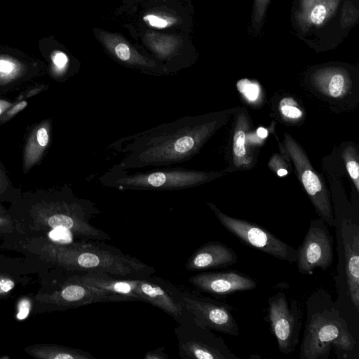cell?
I'll return each mask as SVG.
<instances>
[{
  "mask_svg": "<svg viewBox=\"0 0 359 359\" xmlns=\"http://www.w3.org/2000/svg\"><path fill=\"white\" fill-rule=\"evenodd\" d=\"M279 109L283 116L289 118L297 119L302 116V112L297 107V103L292 97H284L279 103Z\"/></svg>",
  "mask_w": 359,
  "mask_h": 359,
  "instance_id": "cell-21",
  "label": "cell"
},
{
  "mask_svg": "<svg viewBox=\"0 0 359 359\" xmlns=\"http://www.w3.org/2000/svg\"><path fill=\"white\" fill-rule=\"evenodd\" d=\"M178 290L185 310L196 324L212 331L234 337L239 335V327L232 314L235 309L231 305L196 291Z\"/></svg>",
  "mask_w": 359,
  "mask_h": 359,
  "instance_id": "cell-8",
  "label": "cell"
},
{
  "mask_svg": "<svg viewBox=\"0 0 359 359\" xmlns=\"http://www.w3.org/2000/svg\"><path fill=\"white\" fill-rule=\"evenodd\" d=\"M14 287V283L9 279L0 280V293H5L10 291Z\"/></svg>",
  "mask_w": 359,
  "mask_h": 359,
  "instance_id": "cell-30",
  "label": "cell"
},
{
  "mask_svg": "<svg viewBox=\"0 0 359 359\" xmlns=\"http://www.w3.org/2000/svg\"><path fill=\"white\" fill-rule=\"evenodd\" d=\"M250 358H252V359H253L254 358H259V356H258V355H250Z\"/></svg>",
  "mask_w": 359,
  "mask_h": 359,
  "instance_id": "cell-36",
  "label": "cell"
},
{
  "mask_svg": "<svg viewBox=\"0 0 359 359\" xmlns=\"http://www.w3.org/2000/svg\"><path fill=\"white\" fill-rule=\"evenodd\" d=\"M27 105V102L25 100L18 102L17 104L13 106L6 111L3 119L9 118L13 116L15 114L22 111Z\"/></svg>",
  "mask_w": 359,
  "mask_h": 359,
  "instance_id": "cell-28",
  "label": "cell"
},
{
  "mask_svg": "<svg viewBox=\"0 0 359 359\" xmlns=\"http://www.w3.org/2000/svg\"><path fill=\"white\" fill-rule=\"evenodd\" d=\"M238 90L249 100L254 101L258 96L259 88L255 83L244 79L237 83Z\"/></svg>",
  "mask_w": 359,
  "mask_h": 359,
  "instance_id": "cell-22",
  "label": "cell"
},
{
  "mask_svg": "<svg viewBox=\"0 0 359 359\" xmlns=\"http://www.w3.org/2000/svg\"><path fill=\"white\" fill-rule=\"evenodd\" d=\"M217 177L215 172L178 168L133 172L110 168L98 180L103 186L120 191H172L192 188Z\"/></svg>",
  "mask_w": 359,
  "mask_h": 359,
  "instance_id": "cell-4",
  "label": "cell"
},
{
  "mask_svg": "<svg viewBox=\"0 0 359 359\" xmlns=\"http://www.w3.org/2000/svg\"><path fill=\"white\" fill-rule=\"evenodd\" d=\"M7 185L6 177L4 172L0 169V190Z\"/></svg>",
  "mask_w": 359,
  "mask_h": 359,
  "instance_id": "cell-32",
  "label": "cell"
},
{
  "mask_svg": "<svg viewBox=\"0 0 359 359\" xmlns=\"http://www.w3.org/2000/svg\"><path fill=\"white\" fill-rule=\"evenodd\" d=\"M306 311L300 359H327L333 348L346 352L355 349L357 342L328 291L312 292Z\"/></svg>",
  "mask_w": 359,
  "mask_h": 359,
  "instance_id": "cell-2",
  "label": "cell"
},
{
  "mask_svg": "<svg viewBox=\"0 0 359 359\" xmlns=\"http://www.w3.org/2000/svg\"><path fill=\"white\" fill-rule=\"evenodd\" d=\"M246 135L244 130L243 119L240 116L238 120L236 130L233 135V151L234 161L236 165L245 163L246 161V149H245Z\"/></svg>",
  "mask_w": 359,
  "mask_h": 359,
  "instance_id": "cell-19",
  "label": "cell"
},
{
  "mask_svg": "<svg viewBox=\"0 0 359 359\" xmlns=\"http://www.w3.org/2000/svg\"><path fill=\"white\" fill-rule=\"evenodd\" d=\"M340 233L344 250L348 293L356 309H359V226L350 219L342 218Z\"/></svg>",
  "mask_w": 359,
  "mask_h": 359,
  "instance_id": "cell-13",
  "label": "cell"
},
{
  "mask_svg": "<svg viewBox=\"0 0 359 359\" xmlns=\"http://www.w3.org/2000/svg\"><path fill=\"white\" fill-rule=\"evenodd\" d=\"M333 237L322 219H312L304 238L297 250V271L313 275L316 269L326 271L333 264Z\"/></svg>",
  "mask_w": 359,
  "mask_h": 359,
  "instance_id": "cell-9",
  "label": "cell"
},
{
  "mask_svg": "<svg viewBox=\"0 0 359 359\" xmlns=\"http://www.w3.org/2000/svg\"><path fill=\"white\" fill-rule=\"evenodd\" d=\"M285 142L287 150L297 169L298 176L318 215L327 225L335 226L337 219L334 216L327 192L320 177L312 168L302 148L287 134H285Z\"/></svg>",
  "mask_w": 359,
  "mask_h": 359,
  "instance_id": "cell-10",
  "label": "cell"
},
{
  "mask_svg": "<svg viewBox=\"0 0 359 359\" xmlns=\"http://www.w3.org/2000/svg\"><path fill=\"white\" fill-rule=\"evenodd\" d=\"M94 32L104 49L122 65L147 74H168L162 63L142 53L121 34L101 29Z\"/></svg>",
  "mask_w": 359,
  "mask_h": 359,
  "instance_id": "cell-11",
  "label": "cell"
},
{
  "mask_svg": "<svg viewBox=\"0 0 359 359\" xmlns=\"http://www.w3.org/2000/svg\"><path fill=\"white\" fill-rule=\"evenodd\" d=\"M188 282L196 290L215 297H225L257 287L252 277L237 271H204L191 276Z\"/></svg>",
  "mask_w": 359,
  "mask_h": 359,
  "instance_id": "cell-12",
  "label": "cell"
},
{
  "mask_svg": "<svg viewBox=\"0 0 359 359\" xmlns=\"http://www.w3.org/2000/svg\"><path fill=\"white\" fill-rule=\"evenodd\" d=\"M51 61L53 72L57 75H60L65 72L69 60L65 53L55 50L51 55Z\"/></svg>",
  "mask_w": 359,
  "mask_h": 359,
  "instance_id": "cell-23",
  "label": "cell"
},
{
  "mask_svg": "<svg viewBox=\"0 0 359 359\" xmlns=\"http://www.w3.org/2000/svg\"><path fill=\"white\" fill-rule=\"evenodd\" d=\"M220 224L245 245L290 264L296 262L297 250L280 240L266 229L222 212L212 203H207Z\"/></svg>",
  "mask_w": 359,
  "mask_h": 359,
  "instance_id": "cell-6",
  "label": "cell"
},
{
  "mask_svg": "<svg viewBox=\"0 0 359 359\" xmlns=\"http://www.w3.org/2000/svg\"><path fill=\"white\" fill-rule=\"evenodd\" d=\"M144 19L151 27L158 28L170 27L177 22V18L170 13L162 11H156L147 14L144 16Z\"/></svg>",
  "mask_w": 359,
  "mask_h": 359,
  "instance_id": "cell-20",
  "label": "cell"
},
{
  "mask_svg": "<svg viewBox=\"0 0 359 359\" xmlns=\"http://www.w3.org/2000/svg\"><path fill=\"white\" fill-rule=\"evenodd\" d=\"M77 281L124 296L131 301L148 302L176 322L185 311L178 288L161 278H115L104 273L88 272Z\"/></svg>",
  "mask_w": 359,
  "mask_h": 359,
  "instance_id": "cell-3",
  "label": "cell"
},
{
  "mask_svg": "<svg viewBox=\"0 0 359 359\" xmlns=\"http://www.w3.org/2000/svg\"><path fill=\"white\" fill-rule=\"evenodd\" d=\"M267 321L278 349L285 355L292 353L299 342L303 314L299 302L288 299L280 291L268 299Z\"/></svg>",
  "mask_w": 359,
  "mask_h": 359,
  "instance_id": "cell-7",
  "label": "cell"
},
{
  "mask_svg": "<svg viewBox=\"0 0 359 359\" xmlns=\"http://www.w3.org/2000/svg\"><path fill=\"white\" fill-rule=\"evenodd\" d=\"M174 332L182 359H240L222 338L196 324L186 310Z\"/></svg>",
  "mask_w": 359,
  "mask_h": 359,
  "instance_id": "cell-5",
  "label": "cell"
},
{
  "mask_svg": "<svg viewBox=\"0 0 359 359\" xmlns=\"http://www.w3.org/2000/svg\"><path fill=\"white\" fill-rule=\"evenodd\" d=\"M142 41L157 60L163 64L168 74L181 68L177 60L182 45V40L179 36L148 31L144 34Z\"/></svg>",
  "mask_w": 359,
  "mask_h": 359,
  "instance_id": "cell-15",
  "label": "cell"
},
{
  "mask_svg": "<svg viewBox=\"0 0 359 359\" xmlns=\"http://www.w3.org/2000/svg\"><path fill=\"white\" fill-rule=\"evenodd\" d=\"M287 174V170L285 168H279L278 170H277V175L280 177H283V176H285Z\"/></svg>",
  "mask_w": 359,
  "mask_h": 359,
  "instance_id": "cell-34",
  "label": "cell"
},
{
  "mask_svg": "<svg viewBox=\"0 0 359 359\" xmlns=\"http://www.w3.org/2000/svg\"><path fill=\"white\" fill-rule=\"evenodd\" d=\"M168 354L165 353L164 347H158L153 351H148L144 356V359H168Z\"/></svg>",
  "mask_w": 359,
  "mask_h": 359,
  "instance_id": "cell-27",
  "label": "cell"
},
{
  "mask_svg": "<svg viewBox=\"0 0 359 359\" xmlns=\"http://www.w3.org/2000/svg\"><path fill=\"white\" fill-rule=\"evenodd\" d=\"M238 261L233 249L220 241H209L198 248L189 257L185 269L188 271L227 268Z\"/></svg>",
  "mask_w": 359,
  "mask_h": 359,
  "instance_id": "cell-14",
  "label": "cell"
},
{
  "mask_svg": "<svg viewBox=\"0 0 359 359\" xmlns=\"http://www.w3.org/2000/svg\"><path fill=\"white\" fill-rule=\"evenodd\" d=\"M327 15L326 8L321 4L316 5L311 11L310 20L315 25L321 24Z\"/></svg>",
  "mask_w": 359,
  "mask_h": 359,
  "instance_id": "cell-26",
  "label": "cell"
},
{
  "mask_svg": "<svg viewBox=\"0 0 359 359\" xmlns=\"http://www.w3.org/2000/svg\"><path fill=\"white\" fill-rule=\"evenodd\" d=\"M322 91L333 97H340L346 89V81L345 76L339 72L329 74L325 81H318Z\"/></svg>",
  "mask_w": 359,
  "mask_h": 359,
  "instance_id": "cell-18",
  "label": "cell"
},
{
  "mask_svg": "<svg viewBox=\"0 0 359 359\" xmlns=\"http://www.w3.org/2000/svg\"><path fill=\"white\" fill-rule=\"evenodd\" d=\"M267 0H257V7L259 8V9L260 8V7L262 6V8H264L266 2Z\"/></svg>",
  "mask_w": 359,
  "mask_h": 359,
  "instance_id": "cell-35",
  "label": "cell"
},
{
  "mask_svg": "<svg viewBox=\"0 0 359 359\" xmlns=\"http://www.w3.org/2000/svg\"><path fill=\"white\" fill-rule=\"evenodd\" d=\"M12 106V103L7 100H0V115L6 112Z\"/></svg>",
  "mask_w": 359,
  "mask_h": 359,
  "instance_id": "cell-31",
  "label": "cell"
},
{
  "mask_svg": "<svg viewBox=\"0 0 359 359\" xmlns=\"http://www.w3.org/2000/svg\"><path fill=\"white\" fill-rule=\"evenodd\" d=\"M257 135L261 138H266L268 135V131L266 128L259 127L257 130Z\"/></svg>",
  "mask_w": 359,
  "mask_h": 359,
  "instance_id": "cell-33",
  "label": "cell"
},
{
  "mask_svg": "<svg viewBox=\"0 0 359 359\" xmlns=\"http://www.w3.org/2000/svg\"><path fill=\"white\" fill-rule=\"evenodd\" d=\"M69 236V231L62 228L53 229V230L49 233L50 239L55 242L65 244L70 242Z\"/></svg>",
  "mask_w": 359,
  "mask_h": 359,
  "instance_id": "cell-25",
  "label": "cell"
},
{
  "mask_svg": "<svg viewBox=\"0 0 359 359\" xmlns=\"http://www.w3.org/2000/svg\"><path fill=\"white\" fill-rule=\"evenodd\" d=\"M209 116H184L122 137L109 147L123 155L113 170L168 166L189 160L215 131Z\"/></svg>",
  "mask_w": 359,
  "mask_h": 359,
  "instance_id": "cell-1",
  "label": "cell"
},
{
  "mask_svg": "<svg viewBox=\"0 0 359 359\" xmlns=\"http://www.w3.org/2000/svg\"><path fill=\"white\" fill-rule=\"evenodd\" d=\"M29 301L24 299L19 304V311L17 315V318L19 320H23L29 314Z\"/></svg>",
  "mask_w": 359,
  "mask_h": 359,
  "instance_id": "cell-29",
  "label": "cell"
},
{
  "mask_svg": "<svg viewBox=\"0 0 359 359\" xmlns=\"http://www.w3.org/2000/svg\"><path fill=\"white\" fill-rule=\"evenodd\" d=\"M50 123L46 121L38 125L30 133L24 151V169L29 170L41 159L50 140Z\"/></svg>",
  "mask_w": 359,
  "mask_h": 359,
  "instance_id": "cell-16",
  "label": "cell"
},
{
  "mask_svg": "<svg viewBox=\"0 0 359 359\" xmlns=\"http://www.w3.org/2000/svg\"><path fill=\"white\" fill-rule=\"evenodd\" d=\"M25 68L20 61L7 56L0 55V83L6 84L22 75Z\"/></svg>",
  "mask_w": 359,
  "mask_h": 359,
  "instance_id": "cell-17",
  "label": "cell"
},
{
  "mask_svg": "<svg viewBox=\"0 0 359 359\" xmlns=\"http://www.w3.org/2000/svg\"><path fill=\"white\" fill-rule=\"evenodd\" d=\"M345 159L348 172L351 179L354 181L356 189L358 191L359 164L354 158L350 157L348 154H345Z\"/></svg>",
  "mask_w": 359,
  "mask_h": 359,
  "instance_id": "cell-24",
  "label": "cell"
}]
</instances>
